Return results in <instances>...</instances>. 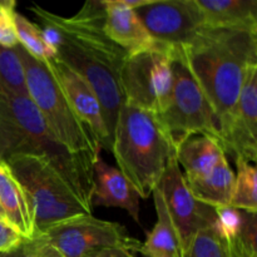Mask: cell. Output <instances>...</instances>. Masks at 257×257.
Returning a JSON list of instances; mask_svg holds the SVG:
<instances>
[{
    "label": "cell",
    "instance_id": "cell-1",
    "mask_svg": "<svg viewBox=\"0 0 257 257\" xmlns=\"http://www.w3.org/2000/svg\"><path fill=\"white\" fill-rule=\"evenodd\" d=\"M42 24L57 30L59 45L55 57L83 78L97 95L112 147L118 113L123 103L120 70L127 53L113 43L104 32L103 0H90L77 14L63 17L39 5L30 7Z\"/></svg>",
    "mask_w": 257,
    "mask_h": 257
},
{
    "label": "cell",
    "instance_id": "cell-2",
    "mask_svg": "<svg viewBox=\"0 0 257 257\" xmlns=\"http://www.w3.org/2000/svg\"><path fill=\"white\" fill-rule=\"evenodd\" d=\"M181 50L212 108L220 133L237 102L246 72L257 64V30L203 27Z\"/></svg>",
    "mask_w": 257,
    "mask_h": 257
},
{
    "label": "cell",
    "instance_id": "cell-3",
    "mask_svg": "<svg viewBox=\"0 0 257 257\" xmlns=\"http://www.w3.org/2000/svg\"><path fill=\"white\" fill-rule=\"evenodd\" d=\"M18 155L45 158L92 211L94 163L70 153L55 140L28 95L0 90V161Z\"/></svg>",
    "mask_w": 257,
    "mask_h": 257
},
{
    "label": "cell",
    "instance_id": "cell-4",
    "mask_svg": "<svg viewBox=\"0 0 257 257\" xmlns=\"http://www.w3.org/2000/svg\"><path fill=\"white\" fill-rule=\"evenodd\" d=\"M110 152L118 170L146 200L160 185L176 150L155 114L123 102Z\"/></svg>",
    "mask_w": 257,
    "mask_h": 257
},
{
    "label": "cell",
    "instance_id": "cell-5",
    "mask_svg": "<svg viewBox=\"0 0 257 257\" xmlns=\"http://www.w3.org/2000/svg\"><path fill=\"white\" fill-rule=\"evenodd\" d=\"M15 50L24 67L28 97L55 140L70 153L94 163L102 148L92 131L73 112L49 68L33 58L22 45L18 44Z\"/></svg>",
    "mask_w": 257,
    "mask_h": 257
},
{
    "label": "cell",
    "instance_id": "cell-6",
    "mask_svg": "<svg viewBox=\"0 0 257 257\" xmlns=\"http://www.w3.org/2000/svg\"><path fill=\"white\" fill-rule=\"evenodd\" d=\"M22 187L32 213L34 236L79 216L92 215L45 158L18 155L5 161Z\"/></svg>",
    "mask_w": 257,
    "mask_h": 257
},
{
    "label": "cell",
    "instance_id": "cell-7",
    "mask_svg": "<svg viewBox=\"0 0 257 257\" xmlns=\"http://www.w3.org/2000/svg\"><path fill=\"white\" fill-rule=\"evenodd\" d=\"M172 92L158 122L176 148L196 135L211 136L218 142L217 120L200 85L191 74L182 50L172 52Z\"/></svg>",
    "mask_w": 257,
    "mask_h": 257
},
{
    "label": "cell",
    "instance_id": "cell-8",
    "mask_svg": "<svg viewBox=\"0 0 257 257\" xmlns=\"http://www.w3.org/2000/svg\"><path fill=\"white\" fill-rule=\"evenodd\" d=\"M172 52L170 48L127 57L119 78L123 102L155 115L166 109L172 92Z\"/></svg>",
    "mask_w": 257,
    "mask_h": 257
},
{
    "label": "cell",
    "instance_id": "cell-9",
    "mask_svg": "<svg viewBox=\"0 0 257 257\" xmlns=\"http://www.w3.org/2000/svg\"><path fill=\"white\" fill-rule=\"evenodd\" d=\"M33 238L53 246L64 257H85L108 247H125L137 252L141 245L122 225L92 215L63 221Z\"/></svg>",
    "mask_w": 257,
    "mask_h": 257
},
{
    "label": "cell",
    "instance_id": "cell-10",
    "mask_svg": "<svg viewBox=\"0 0 257 257\" xmlns=\"http://www.w3.org/2000/svg\"><path fill=\"white\" fill-rule=\"evenodd\" d=\"M151 37L166 47H187L205 27L196 0H150L135 10Z\"/></svg>",
    "mask_w": 257,
    "mask_h": 257
},
{
    "label": "cell",
    "instance_id": "cell-11",
    "mask_svg": "<svg viewBox=\"0 0 257 257\" xmlns=\"http://www.w3.org/2000/svg\"><path fill=\"white\" fill-rule=\"evenodd\" d=\"M158 188L177 231L181 250L186 247L196 233L216 225V208L203 205L191 195L176 156L171 157Z\"/></svg>",
    "mask_w": 257,
    "mask_h": 257
},
{
    "label": "cell",
    "instance_id": "cell-12",
    "mask_svg": "<svg viewBox=\"0 0 257 257\" xmlns=\"http://www.w3.org/2000/svg\"><path fill=\"white\" fill-rule=\"evenodd\" d=\"M218 143L233 160L257 161V64L246 72L237 102L218 133Z\"/></svg>",
    "mask_w": 257,
    "mask_h": 257
},
{
    "label": "cell",
    "instance_id": "cell-13",
    "mask_svg": "<svg viewBox=\"0 0 257 257\" xmlns=\"http://www.w3.org/2000/svg\"><path fill=\"white\" fill-rule=\"evenodd\" d=\"M45 64L64 93L73 112L92 131L100 148L110 152V138L104 124L102 107L89 84L57 57L47 60Z\"/></svg>",
    "mask_w": 257,
    "mask_h": 257
},
{
    "label": "cell",
    "instance_id": "cell-14",
    "mask_svg": "<svg viewBox=\"0 0 257 257\" xmlns=\"http://www.w3.org/2000/svg\"><path fill=\"white\" fill-rule=\"evenodd\" d=\"M103 3L105 8V34L127 53V57L153 50L170 49V47L156 42L135 10L123 7L120 0H103Z\"/></svg>",
    "mask_w": 257,
    "mask_h": 257
},
{
    "label": "cell",
    "instance_id": "cell-15",
    "mask_svg": "<svg viewBox=\"0 0 257 257\" xmlns=\"http://www.w3.org/2000/svg\"><path fill=\"white\" fill-rule=\"evenodd\" d=\"M94 188L92 205L123 208L137 223L140 221V195L118 168L108 165L102 157L95 160Z\"/></svg>",
    "mask_w": 257,
    "mask_h": 257
},
{
    "label": "cell",
    "instance_id": "cell-16",
    "mask_svg": "<svg viewBox=\"0 0 257 257\" xmlns=\"http://www.w3.org/2000/svg\"><path fill=\"white\" fill-rule=\"evenodd\" d=\"M205 27L257 30L256 0H196Z\"/></svg>",
    "mask_w": 257,
    "mask_h": 257
},
{
    "label": "cell",
    "instance_id": "cell-17",
    "mask_svg": "<svg viewBox=\"0 0 257 257\" xmlns=\"http://www.w3.org/2000/svg\"><path fill=\"white\" fill-rule=\"evenodd\" d=\"M235 173L222 157L207 175L185 178L191 195L203 205L218 208L230 205L235 187Z\"/></svg>",
    "mask_w": 257,
    "mask_h": 257
},
{
    "label": "cell",
    "instance_id": "cell-18",
    "mask_svg": "<svg viewBox=\"0 0 257 257\" xmlns=\"http://www.w3.org/2000/svg\"><path fill=\"white\" fill-rule=\"evenodd\" d=\"M176 161L183 168V177H200L211 172L218 161L225 157L222 147L211 136L196 135L188 137L176 148Z\"/></svg>",
    "mask_w": 257,
    "mask_h": 257
},
{
    "label": "cell",
    "instance_id": "cell-19",
    "mask_svg": "<svg viewBox=\"0 0 257 257\" xmlns=\"http://www.w3.org/2000/svg\"><path fill=\"white\" fill-rule=\"evenodd\" d=\"M0 206L7 221L28 240L34 236L32 213L22 187L7 163L0 161Z\"/></svg>",
    "mask_w": 257,
    "mask_h": 257
},
{
    "label": "cell",
    "instance_id": "cell-20",
    "mask_svg": "<svg viewBox=\"0 0 257 257\" xmlns=\"http://www.w3.org/2000/svg\"><path fill=\"white\" fill-rule=\"evenodd\" d=\"M157 222L137 252L145 257H181V243L160 188L153 191Z\"/></svg>",
    "mask_w": 257,
    "mask_h": 257
},
{
    "label": "cell",
    "instance_id": "cell-21",
    "mask_svg": "<svg viewBox=\"0 0 257 257\" xmlns=\"http://www.w3.org/2000/svg\"><path fill=\"white\" fill-rule=\"evenodd\" d=\"M237 177H235L230 207L246 212H257V172L256 167L246 161L237 158Z\"/></svg>",
    "mask_w": 257,
    "mask_h": 257
},
{
    "label": "cell",
    "instance_id": "cell-22",
    "mask_svg": "<svg viewBox=\"0 0 257 257\" xmlns=\"http://www.w3.org/2000/svg\"><path fill=\"white\" fill-rule=\"evenodd\" d=\"M0 90L13 95H28L24 67L15 48L0 47Z\"/></svg>",
    "mask_w": 257,
    "mask_h": 257
},
{
    "label": "cell",
    "instance_id": "cell-23",
    "mask_svg": "<svg viewBox=\"0 0 257 257\" xmlns=\"http://www.w3.org/2000/svg\"><path fill=\"white\" fill-rule=\"evenodd\" d=\"M14 24L19 45H22L33 58L45 63L57 55L52 48L45 44L39 25L33 24L18 12L14 13Z\"/></svg>",
    "mask_w": 257,
    "mask_h": 257
},
{
    "label": "cell",
    "instance_id": "cell-24",
    "mask_svg": "<svg viewBox=\"0 0 257 257\" xmlns=\"http://www.w3.org/2000/svg\"><path fill=\"white\" fill-rule=\"evenodd\" d=\"M181 257H232V253L227 241L213 226L196 233L181 250Z\"/></svg>",
    "mask_w": 257,
    "mask_h": 257
},
{
    "label": "cell",
    "instance_id": "cell-25",
    "mask_svg": "<svg viewBox=\"0 0 257 257\" xmlns=\"http://www.w3.org/2000/svg\"><path fill=\"white\" fill-rule=\"evenodd\" d=\"M256 213L241 211V226L235 237L228 241L232 257H257Z\"/></svg>",
    "mask_w": 257,
    "mask_h": 257
},
{
    "label": "cell",
    "instance_id": "cell-26",
    "mask_svg": "<svg viewBox=\"0 0 257 257\" xmlns=\"http://www.w3.org/2000/svg\"><path fill=\"white\" fill-rule=\"evenodd\" d=\"M15 12V2H0V47L15 48L19 44L14 24Z\"/></svg>",
    "mask_w": 257,
    "mask_h": 257
},
{
    "label": "cell",
    "instance_id": "cell-27",
    "mask_svg": "<svg viewBox=\"0 0 257 257\" xmlns=\"http://www.w3.org/2000/svg\"><path fill=\"white\" fill-rule=\"evenodd\" d=\"M27 241L28 238L18 232L9 222L0 220V253L17 250Z\"/></svg>",
    "mask_w": 257,
    "mask_h": 257
},
{
    "label": "cell",
    "instance_id": "cell-28",
    "mask_svg": "<svg viewBox=\"0 0 257 257\" xmlns=\"http://www.w3.org/2000/svg\"><path fill=\"white\" fill-rule=\"evenodd\" d=\"M85 257H135V255L125 247H108L95 251Z\"/></svg>",
    "mask_w": 257,
    "mask_h": 257
},
{
    "label": "cell",
    "instance_id": "cell-29",
    "mask_svg": "<svg viewBox=\"0 0 257 257\" xmlns=\"http://www.w3.org/2000/svg\"><path fill=\"white\" fill-rule=\"evenodd\" d=\"M32 241L34 243L35 248H37L38 257H64L57 248L48 245V243L42 242V241L37 240V238H32Z\"/></svg>",
    "mask_w": 257,
    "mask_h": 257
},
{
    "label": "cell",
    "instance_id": "cell-30",
    "mask_svg": "<svg viewBox=\"0 0 257 257\" xmlns=\"http://www.w3.org/2000/svg\"><path fill=\"white\" fill-rule=\"evenodd\" d=\"M0 257H23V246L7 253H0Z\"/></svg>",
    "mask_w": 257,
    "mask_h": 257
},
{
    "label": "cell",
    "instance_id": "cell-31",
    "mask_svg": "<svg viewBox=\"0 0 257 257\" xmlns=\"http://www.w3.org/2000/svg\"><path fill=\"white\" fill-rule=\"evenodd\" d=\"M0 215L3 216V217L5 218V220H7V217H5V215H4V212H3V210H2V206H0Z\"/></svg>",
    "mask_w": 257,
    "mask_h": 257
},
{
    "label": "cell",
    "instance_id": "cell-32",
    "mask_svg": "<svg viewBox=\"0 0 257 257\" xmlns=\"http://www.w3.org/2000/svg\"><path fill=\"white\" fill-rule=\"evenodd\" d=\"M0 220H2V221H7V220H5V218H4V217H3V216H2V215H0ZM7 222H8V221H7Z\"/></svg>",
    "mask_w": 257,
    "mask_h": 257
}]
</instances>
